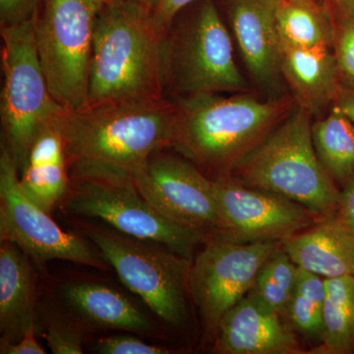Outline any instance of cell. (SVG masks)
Returning <instances> with one entry per match:
<instances>
[{
    "label": "cell",
    "instance_id": "obj_28",
    "mask_svg": "<svg viewBox=\"0 0 354 354\" xmlns=\"http://www.w3.org/2000/svg\"><path fill=\"white\" fill-rule=\"evenodd\" d=\"M195 1L197 0H148L145 8L157 31L165 36L181 11Z\"/></svg>",
    "mask_w": 354,
    "mask_h": 354
},
{
    "label": "cell",
    "instance_id": "obj_9",
    "mask_svg": "<svg viewBox=\"0 0 354 354\" xmlns=\"http://www.w3.org/2000/svg\"><path fill=\"white\" fill-rule=\"evenodd\" d=\"M87 234L122 283L156 315L174 325L183 322L192 265L187 257L127 234L102 230H90Z\"/></svg>",
    "mask_w": 354,
    "mask_h": 354
},
{
    "label": "cell",
    "instance_id": "obj_31",
    "mask_svg": "<svg viewBox=\"0 0 354 354\" xmlns=\"http://www.w3.org/2000/svg\"><path fill=\"white\" fill-rule=\"evenodd\" d=\"M2 354H44L46 351L38 344L35 337V325L26 330L18 341L7 342L1 341Z\"/></svg>",
    "mask_w": 354,
    "mask_h": 354
},
{
    "label": "cell",
    "instance_id": "obj_26",
    "mask_svg": "<svg viewBox=\"0 0 354 354\" xmlns=\"http://www.w3.org/2000/svg\"><path fill=\"white\" fill-rule=\"evenodd\" d=\"M334 53L342 83L354 88V21L342 18L337 24Z\"/></svg>",
    "mask_w": 354,
    "mask_h": 354
},
{
    "label": "cell",
    "instance_id": "obj_8",
    "mask_svg": "<svg viewBox=\"0 0 354 354\" xmlns=\"http://www.w3.org/2000/svg\"><path fill=\"white\" fill-rule=\"evenodd\" d=\"M66 208L76 215L106 221L121 234L164 244L189 258L205 234L165 218L140 195L132 178L84 177L70 179Z\"/></svg>",
    "mask_w": 354,
    "mask_h": 354
},
{
    "label": "cell",
    "instance_id": "obj_22",
    "mask_svg": "<svg viewBox=\"0 0 354 354\" xmlns=\"http://www.w3.org/2000/svg\"><path fill=\"white\" fill-rule=\"evenodd\" d=\"M314 149L324 169L342 186L354 176V125L333 104L325 118L312 123Z\"/></svg>",
    "mask_w": 354,
    "mask_h": 354
},
{
    "label": "cell",
    "instance_id": "obj_24",
    "mask_svg": "<svg viewBox=\"0 0 354 354\" xmlns=\"http://www.w3.org/2000/svg\"><path fill=\"white\" fill-rule=\"evenodd\" d=\"M297 272V264L281 244L260 268L248 295L265 309L283 316L295 290Z\"/></svg>",
    "mask_w": 354,
    "mask_h": 354
},
{
    "label": "cell",
    "instance_id": "obj_27",
    "mask_svg": "<svg viewBox=\"0 0 354 354\" xmlns=\"http://www.w3.org/2000/svg\"><path fill=\"white\" fill-rule=\"evenodd\" d=\"M97 351L104 354H167L169 351L151 346L131 335H114L97 342Z\"/></svg>",
    "mask_w": 354,
    "mask_h": 354
},
{
    "label": "cell",
    "instance_id": "obj_14",
    "mask_svg": "<svg viewBox=\"0 0 354 354\" xmlns=\"http://www.w3.org/2000/svg\"><path fill=\"white\" fill-rule=\"evenodd\" d=\"M277 3L278 0H228L230 24L242 59L253 82L271 99L285 95Z\"/></svg>",
    "mask_w": 354,
    "mask_h": 354
},
{
    "label": "cell",
    "instance_id": "obj_4",
    "mask_svg": "<svg viewBox=\"0 0 354 354\" xmlns=\"http://www.w3.org/2000/svg\"><path fill=\"white\" fill-rule=\"evenodd\" d=\"M247 187L274 193L321 218L334 215L341 190L317 157L312 115L295 106L227 174Z\"/></svg>",
    "mask_w": 354,
    "mask_h": 354
},
{
    "label": "cell",
    "instance_id": "obj_33",
    "mask_svg": "<svg viewBox=\"0 0 354 354\" xmlns=\"http://www.w3.org/2000/svg\"><path fill=\"white\" fill-rule=\"evenodd\" d=\"M335 104L339 106L354 125V88L342 87Z\"/></svg>",
    "mask_w": 354,
    "mask_h": 354
},
{
    "label": "cell",
    "instance_id": "obj_10",
    "mask_svg": "<svg viewBox=\"0 0 354 354\" xmlns=\"http://www.w3.org/2000/svg\"><path fill=\"white\" fill-rule=\"evenodd\" d=\"M0 236L39 262L59 259L104 268L85 241L64 232L50 214L25 194L15 160L2 142L0 151Z\"/></svg>",
    "mask_w": 354,
    "mask_h": 354
},
{
    "label": "cell",
    "instance_id": "obj_34",
    "mask_svg": "<svg viewBox=\"0 0 354 354\" xmlns=\"http://www.w3.org/2000/svg\"><path fill=\"white\" fill-rule=\"evenodd\" d=\"M334 4L341 17L354 21V0H335Z\"/></svg>",
    "mask_w": 354,
    "mask_h": 354
},
{
    "label": "cell",
    "instance_id": "obj_1",
    "mask_svg": "<svg viewBox=\"0 0 354 354\" xmlns=\"http://www.w3.org/2000/svg\"><path fill=\"white\" fill-rule=\"evenodd\" d=\"M176 101L157 100L66 111L57 120L70 179L132 178L155 153L174 147Z\"/></svg>",
    "mask_w": 354,
    "mask_h": 354
},
{
    "label": "cell",
    "instance_id": "obj_3",
    "mask_svg": "<svg viewBox=\"0 0 354 354\" xmlns=\"http://www.w3.org/2000/svg\"><path fill=\"white\" fill-rule=\"evenodd\" d=\"M174 147L200 167L227 176L232 167L297 106L288 95L262 100L249 92L199 95L176 101Z\"/></svg>",
    "mask_w": 354,
    "mask_h": 354
},
{
    "label": "cell",
    "instance_id": "obj_20",
    "mask_svg": "<svg viewBox=\"0 0 354 354\" xmlns=\"http://www.w3.org/2000/svg\"><path fill=\"white\" fill-rule=\"evenodd\" d=\"M281 44L295 48H334L337 23L330 3L320 0H278Z\"/></svg>",
    "mask_w": 354,
    "mask_h": 354
},
{
    "label": "cell",
    "instance_id": "obj_17",
    "mask_svg": "<svg viewBox=\"0 0 354 354\" xmlns=\"http://www.w3.org/2000/svg\"><path fill=\"white\" fill-rule=\"evenodd\" d=\"M281 46V71L295 104L312 118L320 115L335 104L342 88L334 48Z\"/></svg>",
    "mask_w": 354,
    "mask_h": 354
},
{
    "label": "cell",
    "instance_id": "obj_21",
    "mask_svg": "<svg viewBox=\"0 0 354 354\" xmlns=\"http://www.w3.org/2000/svg\"><path fill=\"white\" fill-rule=\"evenodd\" d=\"M65 297L93 322L113 329L142 332L152 328L149 319L118 291L93 283L67 286Z\"/></svg>",
    "mask_w": 354,
    "mask_h": 354
},
{
    "label": "cell",
    "instance_id": "obj_32",
    "mask_svg": "<svg viewBox=\"0 0 354 354\" xmlns=\"http://www.w3.org/2000/svg\"><path fill=\"white\" fill-rule=\"evenodd\" d=\"M335 215L354 234V176L341 191L339 208Z\"/></svg>",
    "mask_w": 354,
    "mask_h": 354
},
{
    "label": "cell",
    "instance_id": "obj_35",
    "mask_svg": "<svg viewBox=\"0 0 354 354\" xmlns=\"http://www.w3.org/2000/svg\"><path fill=\"white\" fill-rule=\"evenodd\" d=\"M127 1L136 2V3L142 4V6L146 7L147 2L148 0H127Z\"/></svg>",
    "mask_w": 354,
    "mask_h": 354
},
{
    "label": "cell",
    "instance_id": "obj_25",
    "mask_svg": "<svg viewBox=\"0 0 354 354\" xmlns=\"http://www.w3.org/2000/svg\"><path fill=\"white\" fill-rule=\"evenodd\" d=\"M325 278L298 268L297 283L286 314L295 329L321 339L324 330Z\"/></svg>",
    "mask_w": 354,
    "mask_h": 354
},
{
    "label": "cell",
    "instance_id": "obj_12",
    "mask_svg": "<svg viewBox=\"0 0 354 354\" xmlns=\"http://www.w3.org/2000/svg\"><path fill=\"white\" fill-rule=\"evenodd\" d=\"M132 181L140 195L165 218L205 234H225L212 179L191 162L157 153L133 174Z\"/></svg>",
    "mask_w": 354,
    "mask_h": 354
},
{
    "label": "cell",
    "instance_id": "obj_19",
    "mask_svg": "<svg viewBox=\"0 0 354 354\" xmlns=\"http://www.w3.org/2000/svg\"><path fill=\"white\" fill-rule=\"evenodd\" d=\"M0 249V326L1 341H18L34 326L35 276L20 247L1 241Z\"/></svg>",
    "mask_w": 354,
    "mask_h": 354
},
{
    "label": "cell",
    "instance_id": "obj_29",
    "mask_svg": "<svg viewBox=\"0 0 354 354\" xmlns=\"http://www.w3.org/2000/svg\"><path fill=\"white\" fill-rule=\"evenodd\" d=\"M44 0H0V24L19 25L36 19Z\"/></svg>",
    "mask_w": 354,
    "mask_h": 354
},
{
    "label": "cell",
    "instance_id": "obj_30",
    "mask_svg": "<svg viewBox=\"0 0 354 354\" xmlns=\"http://www.w3.org/2000/svg\"><path fill=\"white\" fill-rule=\"evenodd\" d=\"M51 353L55 354H81L83 348L80 339L75 335L70 334L66 330L50 328L43 335Z\"/></svg>",
    "mask_w": 354,
    "mask_h": 354
},
{
    "label": "cell",
    "instance_id": "obj_13",
    "mask_svg": "<svg viewBox=\"0 0 354 354\" xmlns=\"http://www.w3.org/2000/svg\"><path fill=\"white\" fill-rule=\"evenodd\" d=\"M212 188L225 223L223 235L232 241H281L321 220L288 198L247 187L230 176L212 179Z\"/></svg>",
    "mask_w": 354,
    "mask_h": 354
},
{
    "label": "cell",
    "instance_id": "obj_6",
    "mask_svg": "<svg viewBox=\"0 0 354 354\" xmlns=\"http://www.w3.org/2000/svg\"><path fill=\"white\" fill-rule=\"evenodd\" d=\"M34 22L1 27L2 142L19 172L39 133L66 111L48 88L37 50Z\"/></svg>",
    "mask_w": 354,
    "mask_h": 354
},
{
    "label": "cell",
    "instance_id": "obj_36",
    "mask_svg": "<svg viewBox=\"0 0 354 354\" xmlns=\"http://www.w3.org/2000/svg\"><path fill=\"white\" fill-rule=\"evenodd\" d=\"M320 1L326 2V3H334L335 0H320Z\"/></svg>",
    "mask_w": 354,
    "mask_h": 354
},
{
    "label": "cell",
    "instance_id": "obj_23",
    "mask_svg": "<svg viewBox=\"0 0 354 354\" xmlns=\"http://www.w3.org/2000/svg\"><path fill=\"white\" fill-rule=\"evenodd\" d=\"M324 330L310 353H354V276L325 279Z\"/></svg>",
    "mask_w": 354,
    "mask_h": 354
},
{
    "label": "cell",
    "instance_id": "obj_7",
    "mask_svg": "<svg viewBox=\"0 0 354 354\" xmlns=\"http://www.w3.org/2000/svg\"><path fill=\"white\" fill-rule=\"evenodd\" d=\"M109 0H44L34 22L53 97L66 111L87 108L95 20Z\"/></svg>",
    "mask_w": 354,
    "mask_h": 354
},
{
    "label": "cell",
    "instance_id": "obj_5",
    "mask_svg": "<svg viewBox=\"0 0 354 354\" xmlns=\"http://www.w3.org/2000/svg\"><path fill=\"white\" fill-rule=\"evenodd\" d=\"M165 97L248 92L234 60L230 32L214 0H203L189 17L174 20L162 41Z\"/></svg>",
    "mask_w": 354,
    "mask_h": 354
},
{
    "label": "cell",
    "instance_id": "obj_15",
    "mask_svg": "<svg viewBox=\"0 0 354 354\" xmlns=\"http://www.w3.org/2000/svg\"><path fill=\"white\" fill-rule=\"evenodd\" d=\"M216 351L223 354L302 353L297 337L281 316L265 309L249 295L221 318Z\"/></svg>",
    "mask_w": 354,
    "mask_h": 354
},
{
    "label": "cell",
    "instance_id": "obj_2",
    "mask_svg": "<svg viewBox=\"0 0 354 354\" xmlns=\"http://www.w3.org/2000/svg\"><path fill=\"white\" fill-rule=\"evenodd\" d=\"M164 37L145 6L109 0L95 20L87 108L167 99Z\"/></svg>",
    "mask_w": 354,
    "mask_h": 354
},
{
    "label": "cell",
    "instance_id": "obj_18",
    "mask_svg": "<svg viewBox=\"0 0 354 354\" xmlns=\"http://www.w3.org/2000/svg\"><path fill=\"white\" fill-rule=\"evenodd\" d=\"M58 118L35 140L19 176L25 194L48 214L67 197L71 185Z\"/></svg>",
    "mask_w": 354,
    "mask_h": 354
},
{
    "label": "cell",
    "instance_id": "obj_11",
    "mask_svg": "<svg viewBox=\"0 0 354 354\" xmlns=\"http://www.w3.org/2000/svg\"><path fill=\"white\" fill-rule=\"evenodd\" d=\"M281 241L239 242L216 235L191 265L189 290L207 329L251 290L260 268Z\"/></svg>",
    "mask_w": 354,
    "mask_h": 354
},
{
    "label": "cell",
    "instance_id": "obj_16",
    "mask_svg": "<svg viewBox=\"0 0 354 354\" xmlns=\"http://www.w3.org/2000/svg\"><path fill=\"white\" fill-rule=\"evenodd\" d=\"M281 246L298 268L323 278L354 276V234L335 214L286 237Z\"/></svg>",
    "mask_w": 354,
    "mask_h": 354
}]
</instances>
